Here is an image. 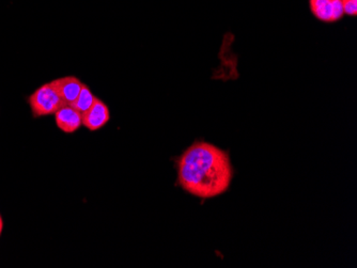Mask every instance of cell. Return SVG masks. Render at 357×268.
Here are the masks:
<instances>
[{"label": "cell", "instance_id": "6da1fadb", "mask_svg": "<svg viewBox=\"0 0 357 268\" xmlns=\"http://www.w3.org/2000/svg\"><path fill=\"white\" fill-rule=\"evenodd\" d=\"M176 168L178 185L202 200L222 196L234 179L229 154L206 141L190 145L176 161Z\"/></svg>", "mask_w": 357, "mask_h": 268}, {"label": "cell", "instance_id": "7a4b0ae2", "mask_svg": "<svg viewBox=\"0 0 357 268\" xmlns=\"http://www.w3.org/2000/svg\"><path fill=\"white\" fill-rule=\"evenodd\" d=\"M28 101L35 117L55 115L62 106L66 105L52 81L36 90Z\"/></svg>", "mask_w": 357, "mask_h": 268}, {"label": "cell", "instance_id": "3957f363", "mask_svg": "<svg viewBox=\"0 0 357 268\" xmlns=\"http://www.w3.org/2000/svg\"><path fill=\"white\" fill-rule=\"evenodd\" d=\"M109 119L110 113L107 106L96 97L93 105L83 113V125L89 131H98L105 126Z\"/></svg>", "mask_w": 357, "mask_h": 268}, {"label": "cell", "instance_id": "277c9868", "mask_svg": "<svg viewBox=\"0 0 357 268\" xmlns=\"http://www.w3.org/2000/svg\"><path fill=\"white\" fill-rule=\"evenodd\" d=\"M56 124L62 132L75 133L83 125V115L71 105H64L55 113Z\"/></svg>", "mask_w": 357, "mask_h": 268}, {"label": "cell", "instance_id": "5b68a950", "mask_svg": "<svg viewBox=\"0 0 357 268\" xmlns=\"http://www.w3.org/2000/svg\"><path fill=\"white\" fill-rule=\"evenodd\" d=\"M52 83L55 86L56 90H57L61 99L63 100L66 105H72L75 102V100L79 95L80 90L84 86V84L74 76L58 78Z\"/></svg>", "mask_w": 357, "mask_h": 268}, {"label": "cell", "instance_id": "8992f818", "mask_svg": "<svg viewBox=\"0 0 357 268\" xmlns=\"http://www.w3.org/2000/svg\"><path fill=\"white\" fill-rule=\"evenodd\" d=\"M310 9L317 19L326 23L336 22L333 0H310Z\"/></svg>", "mask_w": 357, "mask_h": 268}, {"label": "cell", "instance_id": "52a82bcc", "mask_svg": "<svg viewBox=\"0 0 357 268\" xmlns=\"http://www.w3.org/2000/svg\"><path fill=\"white\" fill-rule=\"evenodd\" d=\"M96 99V97H94L89 87L84 85L82 90H80L79 95H78L77 99L75 100V102L71 106L83 115L84 113H86L93 105Z\"/></svg>", "mask_w": 357, "mask_h": 268}, {"label": "cell", "instance_id": "ba28073f", "mask_svg": "<svg viewBox=\"0 0 357 268\" xmlns=\"http://www.w3.org/2000/svg\"><path fill=\"white\" fill-rule=\"evenodd\" d=\"M342 1L344 14L350 15V17H356L357 0H342Z\"/></svg>", "mask_w": 357, "mask_h": 268}, {"label": "cell", "instance_id": "9c48e42d", "mask_svg": "<svg viewBox=\"0 0 357 268\" xmlns=\"http://www.w3.org/2000/svg\"><path fill=\"white\" fill-rule=\"evenodd\" d=\"M3 218L0 216V229H3Z\"/></svg>", "mask_w": 357, "mask_h": 268}, {"label": "cell", "instance_id": "30bf717a", "mask_svg": "<svg viewBox=\"0 0 357 268\" xmlns=\"http://www.w3.org/2000/svg\"><path fill=\"white\" fill-rule=\"evenodd\" d=\"M1 232H3V229H0V235H1Z\"/></svg>", "mask_w": 357, "mask_h": 268}]
</instances>
